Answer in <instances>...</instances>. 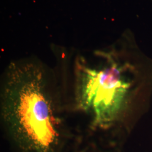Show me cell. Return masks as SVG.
Here are the masks:
<instances>
[{"label":"cell","mask_w":152,"mask_h":152,"mask_svg":"<svg viewBox=\"0 0 152 152\" xmlns=\"http://www.w3.org/2000/svg\"><path fill=\"white\" fill-rule=\"evenodd\" d=\"M1 83V123L16 152H66L71 148L56 76L38 64L14 63Z\"/></svg>","instance_id":"cell-1"}]
</instances>
